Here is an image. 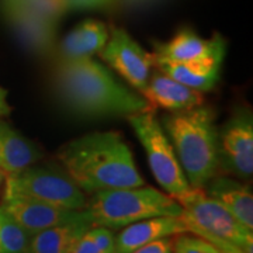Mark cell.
Returning <instances> with one entry per match:
<instances>
[{
	"label": "cell",
	"instance_id": "cell-11",
	"mask_svg": "<svg viewBox=\"0 0 253 253\" xmlns=\"http://www.w3.org/2000/svg\"><path fill=\"white\" fill-rule=\"evenodd\" d=\"M0 207L31 235L51 226L87 219L83 210H66L21 197L3 199Z\"/></svg>",
	"mask_w": 253,
	"mask_h": 253
},
{
	"label": "cell",
	"instance_id": "cell-13",
	"mask_svg": "<svg viewBox=\"0 0 253 253\" xmlns=\"http://www.w3.org/2000/svg\"><path fill=\"white\" fill-rule=\"evenodd\" d=\"M141 94L152 109L180 111L204 104V96L201 91L181 84L170 76L161 72L159 69H156L149 76Z\"/></svg>",
	"mask_w": 253,
	"mask_h": 253
},
{
	"label": "cell",
	"instance_id": "cell-5",
	"mask_svg": "<svg viewBox=\"0 0 253 253\" xmlns=\"http://www.w3.org/2000/svg\"><path fill=\"white\" fill-rule=\"evenodd\" d=\"M3 199L21 197L66 210L86 207V193L56 165H31L20 172L6 174Z\"/></svg>",
	"mask_w": 253,
	"mask_h": 253
},
{
	"label": "cell",
	"instance_id": "cell-18",
	"mask_svg": "<svg viewBox=\"0 0 253 253\" xmlns=\"http://www.w3.org/2000/svg\"><path fill=\"white\" fill-rule=\"evenodd\" d=\"M42 159V152L34 142L0 121V170L4 174L20 172Z\"/></svg>",
	"mask_w": 253,
	"mask_h": 253
},
{
	"label": "cell",
	"instance_id": "cell-27",
	"mask_svg": "<svg viewBox=\"0 0 253 253\" xmlns=\"http://www.w3.org/2000/svg\"><path fill=\"white\" fill-rule=\"evenodd\" d=\"M10 113H11V107L7 103V91L0 87V117L9 116Z\"/></svg>",
	"mask_w": 253,
	"mask_h": 253
},
{
	"label": "cell",
	"instance_id": "cell-10",
	"mask_svg": "<svg viewBox=\"0 0 253 253\" xmlns=\"http://www.w3.org/2000/svg\"><path fill=\"white\" fill-rule=\"evenodd\" d=\"M0 11L21 44L31 52L48 55L55 51L58 21L45 17L14 0H0Z\"/></svg>",
	"mask_w": 253,
	"mask_h": 253
},
{
	"label": "cell",
	"instance_id": "cell-7",
	"mask_svg": "<svg viewBox=\"0 0 253 253\" xmlns=\"http://www.w3.org/2000/svg\"><path fill=\"white\" fill-rule=\"evenodd\" d=\"M126 118L144 146L155 180L162 186L166 194L172 196L174 200L186 194L191 186L154 110L132 114Z\"/></svg>",
	"mask_w": 253,
	"mask_h": 253
},
{
	"label": "cell",
	"instance_id": "cell-9",
	"mask_svg": "<svg viewBox=\"0 0 253 253\" xmlns=\"http://www.w3.org/2000/svg\"><path fill=\"white\" fill-rule=\"evenodd\" d=\"M99 54L134 89L139 93L144 90L154 68L152 54H148L124 28H111L109 40Z\"/></svg>",
	"mask_w": 253,
	"mask_h": 253
},
{
	"label": "cell",
	"instance_id": "cell-4",
	"mask_svg": "<svg viewBox=\"0 0 253 253\" xmlns=\"http://www.w3.org/2000/svg\"><path fill=\"white\" fill-rule=\"evenodd\" d=\"M91 226L120 229L154 217H180L183 208L172 196L154 187L101 190L83 208Z\"/></svg>",
	"mask_w": 253,
	"mask_h": 253
},
{
	"label": "cell",
	"instance_id": "cell-25",
	"mask_svg": "<svg viewBox=\"0 0 253 253\" xmlns=\"http://www.w3.org/2000/svg\"><path fill=\"white\" fill-rule=\"evenodd\" d=\"M69 10L101 9L111 6L116 0H65Z\"/></svg>",
	"mask_w": 253,
	"mask_h": 253
},
{
	"label": "cell",
	"instance_id": "cell-29",
	"mask_svg": "<svg viewBox=\"0 0 253 253\" xmlns=\"http://www.w3.org/2000/svg\"><path fill=\"white\" fill-rule=\"evenodd\" d=\"M27 253H28V252H27Z\"/></svg>",
	"mask_w": 253,
	"mask_h": 253
},
{
	"label": "cell",
	"instance_id": "cell-19",
	"mask_svg": "<svg viewBox=\"0 0 253 253\" xmlns=\"http://www.w3.org/2000/svg\"><path fill=\"white\" fill-rule=\"evenodd\" d=\"M90 226L87 219H83L42 229L31 235L28 253H69L78 238Z\"/></svg>",
	"mask_w": 253,
	"mask_h": 253
},
{
	"label": "cell",
	"instance_id": "cell-21",
	"mask_svg": "<svg viewBox=\"0 0 253 253\" xmlns=\"http://www.w3.org/2000/svg\"><path fill=\"white\" fill-rule=\"evenodd\" d=\"M173 253H221L204 238L184 232L173 238Z\"/></svg>",
	"mask_w": 253,
	"mask_h": 253
},
{
	"label": "cell",
	"instance_id": "cell-22",
	"mask_svg": "<svg viewBox=\"0 0 253 253\" xmlns=\"http://www.w3.org/2000/svg\"><path fill=\"white\" fill-rule=\"evenodd\" d=\"M14 1L36 10L37 13L58 23L66 14V11H69L65 0H14Z\"/></svg>",
	"mask_w": 253,
	"mask_h": 253
},
{
	"label": "cell",
	"instance_id": "cell-23",
	"mask_svg": "<svg viewBox=\"0 0 253 253\" xmlns=\"http://www.w3.org/2000/svg\"><path fill=\"white\" fill-rule=\"evenodd\" d=\"M69 253H106L101 248H100L97 242L93 239L90 231L87 229L84 234H82L78 241L73 244L72 249Z\"/></svg>",
	"mask_w": 253,
	"mask_h": 253
},
{
	"label": "cell",
	"instance_id": "cell-26",
	"mask_svg": "<svg viewBox=\"0 0 253 253\" xmlns=\"http://www.w3.org/2000/svg\"><path fill=\"white\" fill-rule=\"evenodd\" d=\"M206 241L211 242L221 253H246L242 248L231 244V242L222 241V239H214V238H211V239H206Z\"/></svg>",
	"mask_w": 253,
	"mask_h": 253
},
{
	"label": "cell",
	"instance_id": "cell-15",
	"mask_svg": "<svg viewBox=\"0 0 253 253\" xmlns=\"http://www.w3.org/2000/svg\"><path fill=\"white\" fill-rule=\"evenodd\" d=\"M203 189L211 199L221 203L242 225L253 231V194L248 184L217 174Z\"/></svg>",
	"mask_w": 253,
	"mask_h": 253
},
{
	"label": "cell",
	"instance_id": "cell-12",
	"mask_svg": "<svg viewBox=\"0 0 253 253\" xmlns=\"http://www.w3.org/2000/svg\"><path fill=\"white\" fill-rule=\"evenodd\" d=\"M154 48L155 55L172 62H206L224 61L226 42L219 34L204 40L193 30L184 28L168 42H155Z\"/></svg>",
	"mask_w": 253,
	"mask_h": 253
},
{
	"label": "cell",
	"instance_id": "cell-8",
	"mask_svg": "<svg viewBox=\"0 0 253 253\" xmlns=\"http://www.w3.org/2000/svg\"><path fill=\"white\" fill-rule=\"evenodd\" d=\"M219 174L248 180L253 173V117L249 107H238L218 129Z\"/></svg>",
	"mask_w": 253,
	"mask_h": 253
},
{
	"label": "cell",
	"instance_id": "cell-2",
	"mask_svg": "<svg viewBox=\"0 0 253 253\" xmlns=\"http://www.w3.org/2000/svg\"><path fill=\"white\" fill-rule=\"evenodd\" d=\"M58 161L87 194L144 186L129 146L116 131L93 132L73 139L58 151Z\"/></svg>",
	"mask_w": 253,
	"mask_h": 253
},
{
	"label": "cell",
	"instance_id": "cell-14",
	"mask_svg": "<svg viewBox=\"0 0 253 253\" xmlns=\"http://www.w3.org/2000/svg\"><path fill=\"white\" fill-rule=\"evenodd\" d=\"M187 232L180 217H154L124 226L116 236V253H131L154 241Z\"/></svg>",
	"mask_w": 253,
	"mask_h": 253
},
{
	"label": "cell",
	"instance_id": "cell-20",
	"mask_svg": "<svg viewBox=\"0 0 253 253\" xmlns=\"http://www.w3.org/2000/svg\"><path fill=\"white\" fill-rule=\"evenodd\" d=\"M31 234L0 207V253H27Z\"/></svg>",
	"mask_w": 253,
	"mask_h": 253
},
{
	"label": "cell",
	"instance_id": "cell-3",
	"mask_svg": "<svg viewBox=\"0 0 253 253\" xmlns=\"http://www.w3.org/2000/svg\"><path fill=\"white\" fill-rule=\"evenodd\" d=\"M161 126L191 187L203 189L219 174L218 128L210 107L172 111L163 116Z\"/></svg>",
	"mask_w": 253,
	"mask_h": 253
},
{
	"label": "cell",
	"instance_id": "cell-16",
	"mask_svg": "<svg viewBox=\"0 0 253 253\" xmlns=\"http://www.w3.org/2000/svg\"><path fill=\"white\" fill-rule=\"evenodd\" d=\"M110 33L107 26L99 20H83L72 28L58 46V61H75L82 58H89L100 52Z\"/></svg>",
	"mask_w": 253,
	"mask_h": 253
},
{
	"label": "cell",
	"instance_id": "cell-28",
	"mask_svg": "<svg viewBox=\"0 0 253 253\" xmlns=\"http://www.w3.org/2000/svg\"><path fill=\"white\" fill-rule=\"evenodd\" d=\"M4 177H6V174H4V173L0 170V184L3 183V180H4Z\"/></svg>",
	"mask_w": 253,
	"mask_h": 253
},
{
	"label": "cell",
	"instance_id": "cell-24",
	"mask_svg": "<svg viewBox=\"0 0 253 253\" xmlns=\"http://www.w3.org/2000/svg\"><path fill=\"white\" fill-rule=\"evenodd\" d=\"M131 253H173V238H162L138 248Z\"/></svg>",
	"mask_w": 253,
	"mask_h": 253
},
{
	"label": "cell",
	"instance_id": "cell-1",
	"mask_svg": "<svg viewBox=\"0 0 253 253\" xmlns=\"http://www.w3.org/2000/svg\"><path fill=\"white\" fill-rule=\"evenodd\" d=\"M52 86L58 100L81 117H128L154 110L91 56L58 61Z\"/></svg>",
	"mask_w": 253,
	"mask_h": 253
},
{
	"label": "cell",
	"instance_id": "cell-17",
	"mask_svg": "<svg viewBox=\"0 0 253 253\" xmlns=\"http://www.w3.org/2000/svg\"><path fill=\"white\" fill-rule=\"evenodd\" d=\"M154 68L170 76L181 84L201 93L212 90L217 86L222 61L206 62H172L152 54Z\"/></svg>",
	"mask_w": 253,
	"mask_h": 253
},
{
	"label": "cell",
	"instance_id": "cell-6",
	"mask_svg": "<svg viewBox=\"0 0 253 253\" xmlns=\"http://www.w3.org/2000/svg\"><path fill=\"white\" fill-rule=\"evenodd\" d=\"M183 208L181 221L187 232L204 239H222L253 253V231L242 225L217 200L204 189H191L177 199Z\"/></svg>",
	"mask_w": 253,
	"mask_h": 253
}]
</instances>
